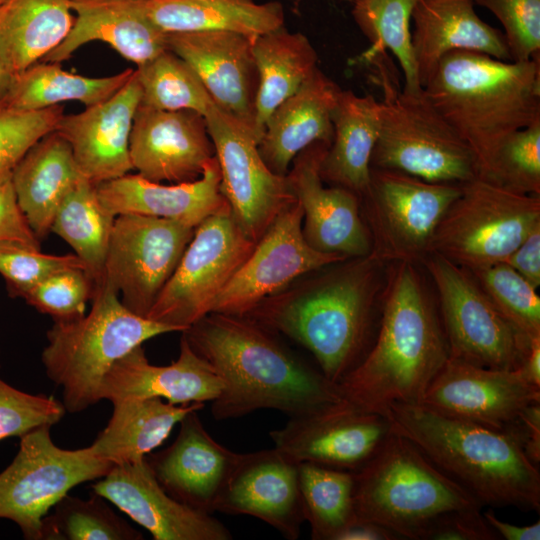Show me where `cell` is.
Here are the masks:
<instances>
[{
  "label": "cell",
  "mask_w": 540,
  "mask_h": 540,
  "mask_svg": "<svg viewBox=\"0 0 540 540\" xmlns=\"http://www.w3.org/2000/svg\"><path fill=\"white\" fill-rule=\"evenodd\" d=\"M498 537L485 521L481 509L447 513L427 529L423 540H494Z\"/></svg>",
  "instance_id": "50"
},
{
  "label": "cell",
  "mask_w": 540,
  "mask_h": 540,
  "mask_svg": "<svg viewBox=\"0 0 540 540\" xmlns=\"http://www.w3.org/2000/svg\"><path fill=\"white\" fill-rule=\"evenodd\" d=\"M71 0H4L0 4V58L17 75L42 61L70 32Z\"/></svg>",
  "instance_id": "35"
},
{
  "label": "cell",
  "mask_w": 540,
  "mask_h": 540,
  "mask_svg": "<svg viewBox=\"0 0 540 540\" xmlns=\"http://www.w3.org/2000/svg\"><path fill=\"white\" fill-rule=\"evenodd\" d=\"M498 312L522 336L540 337V297L506 262L469 271Z\"/></svg>",
  "instance_id": "43"
},
{
  "label": "cell",
  "mask_w": 540,
  "mask_h": 540,
  "mask_svg": "<svg viewBox=\"0 0 540 540\" xmlns=\"http://www.w3.org/2000/svg\"><path fill=\"white\" fill-rule=\"evenodd\" d=\"M115 217L102 205L96 185L83 178L65 196L51 225L50 231L72 247L94 284L103 277Z\"/></svg>",
  "instance_id": "38"
},
{
  "label": "cell",
  "mask_w": 540,
  "mask_h": 540,
  "mask_svg": "<svg viewBox=\"0 0 540 540\" xmlns=\"http://www.w3.org/2000/svg\"><path fill=\"white\" fill-rule=\"evenodd\" d=\"M216 511L258 518L297 539L305 522L298 464L275 448L239 453Z\"/></svg>",
  "instance_id": "25"
},
{
  "label": "cell",
  "mask_w": 540,
  "mask_h": 540,
  "mask_svg": "<svg viewBox=\"0 0 540 540\" xmlns=\"http://www.w3.org/2000/svg\"><path fill=\"white\" fill-rule=\"evenodd\" d=\"M99 494L88 499L66 494L42 520L41 540H142Z\"/></svg>",
  "instance_id": "41"
},
{
  "label": "cell",
  "mask_w": 540,
  "mask_h": 540,
  "mask_svg": "<svg viewBox=\"0 0 540 540\" xmlns=\"http://www.w3.org/2000/svg\"><path fill=\"white\" fill-rule=\"evenodd\" d=\"M302 221V208L295 199L278 213L256 242L211 313L244 316L298 278L348 259L313 249L303 236Z\"/></svg>",
  "instance_id": "16"
},
{
  "label": "cell",
  "mask_w": 540,
  "mask_h": 540,
  "mask_svg": "<svg viewBox=\"0 0 540 540\" xmlns=\"http://www.w3.org/2000/svg\"><path fill=\"white\" fill-rule=\"evenodd\" d=\"M84 263L76 254L50 255L23 243L0 241V274L12 297H21L48 276Z\"/></svg>",
  "instance_id": "45"
},
{
  "label": "cell",
  "mask_w": 540,
  "mask_h": 540,
  "mask_svg": "<svg viewBox=\"0 0 540 540\" xmlns=\"http://www.w3.org/2000/svg\"><path fill=\"white\" fill-rule=\"evenodd\" d=\"M517 370L528 383L540 387V337L528 343Z\"/></svg>",
  "instance_id": "56"
},
{
  "label": "cell",
  "mask_w": 540,
  "mask_h": 540,
  "mask_svg": "<svg viewBox=\"0 0 540 540\" xmlns=\"http://www.w3.org/2000/svg\"><path fill=\"white\" fill-rule=\"evenodd\" d=\"M129 154L133 170L157 183L199 179L215 157L203 115L193 110L167 111L140 103L133 119Z\"/></svg>",
  "instance_id": "21"
},
{
  "label": "cell",
  "mask_w": 540,
  "mask_h": 540,
  "mask_svg": "<svg viewBox=\"0 0 540 540\" xmlns=\"http://www.w3.org/2000/svg\"><path fill=\"white\" fill-rule=\"evenodd\" d=\"M421 264L437 291L450 357L486 368L517 369L532 339L498 312L468 270L435 253Z\"/></svg>",
  "instance_id": "13"
},
{
  "label": "cell",
  "mask_w": 540,
  "mask_h": 540,
  "mask_svg": "<svg viewBox=\"0 0 540 540\" xmlns=\"http://www.w3.org/2000/svg\"><path fill=\"white\" fill-rule=\"evenodd\" d=\"M379 331L362 360L336 385L358 409L384 415L420 403L450 357L439 311L416 264H387Z\"/></svg>",
  "instance_id": "3"
},
{
  "label": "cell",
  "mask_w": 540,
  "mask_h": 540,
  "mask_svg": "<svg viewBox=\"0 0 540 540\" xmlns=\"http://www.w3.org/2000/svg\"><path fill=\"white\" fill-rule=\"evenodd\" d=\"M0 241H13L40 248L16 200L11 172L0 177Z\"/></svg>",
  "instance_id": "51"
},
{
  "label": "cell",
  "mask_w": 540,
  "mask_h": 540,
  "mask_svg": "<svg viewBox=\"0 0 540 540\" xmlns=\"http://www.w3.org/2000/svg\"><path fill=\"white\" fill-rule=\"evenodd\" d=\"M386 267L371 254L345 259L298 278L244 316L303 346L337 385L367 352Z\"/></svg>",
  "instance_id": "2"
},
{
  "label": "cell",
  "mask_w": 540,
  "mask_h": 540,
  "mask_svg": "<svg viewBox=\"0 0 540 540\" xmlns=\"http://www.w3.org/2000/svg\"><path fill=\"white\" fill-rule=\"evenodd\" d=\"M540 223V196L504 189L480 177L460 183L433 234L430 252L475 270L505 262Z\"/></svg>",
  "instance_id": "9"
},
{
  "label": "cell",
  "mask_w": 540,
  "mask_h": 540,
  "mask_svg": "<svg viewBox=\"0 0 540 540\" xmlns=\"http://www.w3.org/2000/svg\"><path fill=\"white\" fill-rule=\"evenodd\" d=\"M352 472L355 520L377 523L398 539L423 540L439 517L482 508L414 444L391 430L375 454Z\"/></svg>",
  "instance_id": "7"
},
{
  "label": "cell",
  "mask_w": 540,
  "mask_h": 540,
  "mask_svg": "<svg viewBox=\"0 0 540 540\" xmlns=\"http://www.w3.org/2000/svg\"><path fill=\"white\" fill-rule=\"evenodd\" d=\"M51 427L21 436L18 453L0 473V518L15 522L27 540H41L43 518L73 487L102 478L114 466L90 447H58Z\"/></svg>",
  "instance_id": "12"
},
{
  "label": "cell",
  "mask_w": 540,
  "mask_h": 540,
  "mask_svg": "<svg viewBox=\"0 0 540 540\" xmlns=\"http://www.w3.org/2000/svg\"><path fill=\"white\" fill-rule=\"evenodd\" d=\"M422 88L473 152L480 178L512 133L540 121V57L516 62L452 51Z\"/></svg>",
  "instance_id": "5"
},
{
  "label": "cell",
  "mask_w": 540,
  "mask_h": 540,
  "mask_svg": "<svg viewBox=\"0 0 540 540\" xmlns=\"http://www.w3.org/2000/svg\"><path fill=\"white\" fill-rule=\"evenodd\" d=\"M195 228L141 214L115 217L103 279L122 304L145 317L175 271Z\"/></svg>",
  "instance_id": "14"
},
{
  "label": "cell",
  "mask_w": 540,
  "mask_h": 540,
  "mask_svg": "<svg viewBox=\"0 0 540 540\" xmlns=\"http://www.w3.org/2000/svg\"><path fill=\"white\" fill-rule=\"evenodd\" d=\"M330 145L314 142L293 160L287 173L291 191L302 208V232L315 250L356 258L371 253V240L354 192L324 185L320 164Z\"/></svg>",
  "instance_id": "19"
},
{
  "label": "cell",
  "mask_w": 540,
  "mask_h": 540,
  "mask_svg": "<svg viewBox=\"0 0 540 540\" xmlns=\"http://www.w3.org/2000/svg\"><path fill=\"white\" fill-rule=\"evenodd\" d=\"M4 0H0V4L3 2Z\"/></svg>",
  "instance_id": "59"
},
{
  "label": "cell",
  "mask_w": 540,
  "mask_h": 540,
  "mask_svg": "<svg viewBox=\"0 0 540 540\" xmlns=\"http://www.w3.org/2000/svg\"><path fill=\"white\" fill-rule=\"evenodd\" d=\"M340 90L317 67L300 88L272 112L258 148L273 173L286 176L294 158L314 142L331 144L332 113Z\"/></svg>",
  "instance_id": "30"
},
{
  "label": "cell",
  "mask_w": 540,
  "mask_h": 540,
  "mask_svg": "<svg viewBox=\"0 0 540 540\" xmlns=\"http://www.w3.org/2000/svg\"><path fill=\"white\" fill-rule=\"evenodd\" d=\"M482 179L509 191L540 196V121L512 133Z\"/></svg>",
  "instance_id": "44"
},
{
  "label": "cell",
  "mask_w": 540,
  "mask_h": 540,
  "mask_svg": "<svg viewBox=\"0 0 540 540\" xmlns=\"http://www.w3.org/2000/svg\"><path fill=\"white\" fill-rule=\"evenodd\" d=\"M199 410L188 412L167 448L147 455L154 477L175 500L212 514L239 453L218 443L203 426Z\"/></svg>",
  "instance_id": "23"
},
{
  "label": "cell",
  "mask_w": 540,
  "mask_h": 540,
  "mask_svg": "<svg viewBox=\"0 0 540 540\" xmlns=\"http://www.w3.org/2000/svg\"><path fill=\"white\" fill-rule=\"evenodd\" d=\"M490 528L505 540H539L540 522L526 526H518L500 520L492 510L483 513Z\"/></svg>",
  "instance_id": "54"
},
{
  "label": "cell",
  "mask_w": 540,
  "mask_h": 540,
  "mask_svg": "<svg viewBox=\"0 0 540 540\" xmlns=\"http://www.w3.org/2000/svg\"><path fill=\"white\" fill-rule=\"evenodd\" d=\"M135 71L142 90L141 104L145 106L193 110L205 116L215 104L193 68L168 49Z\"/></svg>",
  "instance_id": "42"
},
{
  "label": "cell",
  "mask_w": 540,
  "mask_h": 540,
  "mask_svg": "<svg viewBox=\"0 0 540 540\" xmlns=\"http://www.w3.org/2000/svg\"><path fill=\"white\" fill-rule=\"evenodd\" d=\"M528 459L535 465L540 462V402L529 405L515 423Z\"/></svg>",
  "instance_id": "53"
},
{
  "label": "cell",
  "mask_w": 540,
  "mask_h": 540,
  "mask_svg": "<svg viewBox=\"0 0 540 540\" xmlns=\"http://www.w3.org/2000/svg\"><path fill=\"white\" fill-rule=\"evenodd\" d=\"M305 521L313 540H337L355 520L352 471L313 463L298 464Z\"/></svg>",
  "instance_id": "40"
},
{
  "label": "cell",
  "mask_w": 540,
  "mask_h": 540,
  "mask_svg": "<svg viewBox=\"0 0 540 540\" xmlns=\"http://www.w3.org/2000/svg\"><path fill=\"white\" fill-rule=\"evenodd\" d=\"M246 35L231 31L168 33L167 48L196 72L215 105L258 142L255 102L258 72Z\"/></svg>",
  "instance_id": "20"
},
{
  "label": "cell",
  "mask_w": 540,
  "mask_h": 540,
  "mask_svg": "<svg viewBox=\"0 0 540 540\" xmlns=\"http://www.w3.org/2000/svg\"><path fill=\"white\" fill-rule=\"evenodd\" d=\"M56 105L36 111H0V177L10 173L25 153L55 130L63 114Z\"/></svg>",
  "instance_id": "47"
},
{
  "label": "cell",
  "mask_w": 540,
  "mask_h": 540,
  "mask_svg": "<svg viewBox=\"0 0 540 540\" xmlns=\"http://www.w3.org/2000/svg\"><path fill=\"white\" fill-rule=\"evenodd\" d=\"M501 23L511 61L540 57V0H471Z\"/></svg>",
  "instance_id": "49"
},
{
  "label": "cell",
  "mask_w": 540,
  "mask_h": 540,
  "mask_svg": "<svg viewBox=\"0 0 540 540\" xmlns=\"http://www.w3.org/2000/svg\"><path fill=\"white\" fill-rule=\"evenodd\" d=\"M15 75L6 66L0 58V104L3 106V101L8 95L12 86Z\"/></svg>",
  "instance_id": "57"
},
{
  "label": "cell",
  "mask_w": 540,
  "mask_h": 540,
  "mask_svg": "<svg viewBox=\"0 0 540 540\" xmlns=\"http://www.w3.org/2000/svg\"><path fill=\"white\" fill-rule=\"evenodd\" d=\"M255 244L238 225L226 203L195 228L175 271L146 318L182 332L210 314Z\"/></svg>",
  "instance_id": "11"
},
{
  "label": "cell",
  "mask_w": 540,
  "mask_h": 540,
  "mask_svg": "<svg viewBox=\"0 0 540 540\" xmlns=\"http://www.w3.org/2000/svg\"><path fill=\"white\" fill-rule=\"evenodd\" d=\"M252 48L258 72L255 125L261 141L272 112L318 67V54L304 34L284 26L253 38Z\"/></svg>",
  "instance_id": "36"
},
{
  "label": "cell",
  "mask_w": 540,
  "mask_h": 540,
  "mask_svg": "<svg viewBox=\"0 0 540 540\" xmlns=\"http://www.w3.org/2000/svg\"><path fill=\"white\" fill-rule=\"evenodd\" d=\"M112 404L107 426L89 447L96 457L113 465L143 460L188 412L204 407V403L175 405L159 397L121 399Z\"/></svg>",
  "instance_id": "33"
},
{
  "label": "cell",
  "mask_w": 540,
  "mask_h": 540,
  "mask_svg": "<svg viewBox=\"0 0 540 540\" xmlns=\"http://www.w3.org/2000/svg\"><path fill=\"white\" fill-rule=\"evenodd\" d=\"M384 97L380 132L371 167L392 169L436 183H463L479 177L468 145L423 92H399L385 64L378 65Z\"/></svg>",
  "instance_id": "8"
},
{
  "label": "cell",
  "mask_w": 540,
  "mask_h": 540,
  "mask_svg": "<svg viewBox=\"0 0 540 540\" xmlns=\"http://www.w3.org/2000/svg\"><path fill=\"white\" fill-rule=\"evenodd\" d=\"M222 381L217 420L274 409L296 417L342 400L337 386L247 316L210 313L181 332Z\"/></svg>",
  "instance_id": "1"
},
{
  "label": "cell",
  "mask_w": 540,
  "mask_h": 540,
  "mask_svg": "<svg viewBox=\"0 0 540 540\" xmlns=\"http://www.w3.org/2000/svg\"><path fill=\"white\" fill-rule=\"evenodd\" d=\"M221 174V193L255 243L278 213L295 201L287 176L273 173L256 139L215 104L204 116Z\"/></svg>",
  "instance_id": "15"
},
{
  "label": "cell",
  "mask_w": 540,
  "mask_h": 540,
  "mask_svg": "<svg viewBox=\"0 0 540 540\" xmlns=\"http://www.w3.org/2000/svg\"><path fill=\"white\" fill-rule=\"evenodd\" d=\"M71 9L70 32L42 61L61 63L92 41L108 44L137 67L168 49V33L151 20L145 0H71Z\"/></svg>",
  "instance_id": "27"
},
{
  "label": "cell",
  "mask_w": 540,
  "mask_h": 540,
  "mask_svg": "<svg viewBox=\"0 0 540 540\" xmlns=\"http://www.w3.org/2000/svg\"><path fill=\"white\" fill-rule=\"evenodd\" d=\"M389 433L384 415L363 411L342 399L290 417L269 436L274 448L297 464L355 471L375 454Z\"/></svg>",
  "instance_id": "17"
},
{
  "label": "cell",
  "mask_w": 540,
  "mask_h": 540,
  "mask_svg": "<svg viewBox=\"0 0 540 540\" xmlns=\"http://www.w3.org/2000/svg\"><path fill=\"white\" fill-rule=\"evenodd\" d=\"M154 540H230L231 532L210 513L193 509L168 495L157 482L146 457L114 465L92 485Z\"/></svg>",
  "instance_id": "22"
},
{
  "label": "cell",
  "mask_w": 540,
  "mask_h": 540,
  "mask_svg": "<svg viewBox=\"0 0 540 540\" xmlns=\"http://www.w3.org/2000/svg\"><path fill=\"white\" fill-rule=\"evenodd\" d=\"M536 402H540V387L528 383L517 369L486 368L449 357L420 404L449 417L505 430Z\"/></svg>",
  "instance_id": "18"
},
{
  "label": "cell",
  "mask_w": 540,
  "mask_h": 540,
  "mask_svg": "<svg viewBox=\"0 0 540 540\" xmlns=\"http://www.w3.org/2000/svg\"><path fill=\"white\" fill-rule=\"evenodd\" d=\"M90 311L77 319L54 321L41 360L47 377L63 390V405L81 412L101 401L102 381L114 363L174 327L139 316L121 302L105 279L94 284Z\"/></svg>",
  "instance_id": "6"
},
{
  "label": "cell",
  "mask_w": 540,
  "mask_h": 540,
  "mask_svg": "<svg viewBox=\"0 0 540 540\" xmlns=\"http://www.w3.org/2000/svg\"><path fill=\"white\" fill-rule=\"evenodd\" d=\"M65 412L55 397L26 393L0 379V441L21 437L42 425L53 426Z\"/></svg>",
  "instance_id": "48"
},
{
  "label": "cell",
  "mask_w": 540,
  "mask_h": 540,
  "mask_svg": "<svg viewBox=\"0 0 540 540\" xmlns=\"http://www.w3.org/2000/svg\"><path fill=\"white\" fill-rule=\"evenodd\" d=\"M3 110V106L0 104V111Z\"/></svg>",
  "instance_id": "58"
},
{
  "label": "cell",
  "mask_w": 540,
  "mask_h": 540,
  "mask_svg": "<svg viewBox=\"0 0 540 540\" xmlns=\"http://www.w3.org/2000/svg\"><path fill=\"white\" fill-rule=\"evenodd\" d=\"M471 0H416L411 43L421 87L440 59L452 51H473L511 61L503 32L484 22Z\"/></svg>",
  "instance_id": "28"
},
{
  "label": "cell",
  "mask_w": 540,
  "mask_h": 540,
  "mask_svg": "<svg viewBox=\"0 0 540 540\" xmlns=\"http://www.w3.org/2000/svg\"><path fill=\"white\" fill-rule=\"evenodd\" d=\"M352 17L371 43L363 60L386 56L390 51L400 64L408 92L422 89L411 43V16L416 0H352Z\"/></svg>",
  "instance_id": "39"
},
{
  "label": "cell",
  "mask_w": 540,
  "mask_h": 540,
  "mask_svg": "<svg viewBox=\"0 0 540 540\" xmlns=\"http://www.w3.org/2000/svg\"><path fill=\"white\" fill-rule=\"evenodd\" d=\"M460 193L458 183L429 182L401 171L371 167L360 196L371 255L385 264H421L435 229Z\"/></svg>",
  "instance_id": "10"
},
{
  "label": "cell",
  "mask_w": 540,
  "mask_h": 540,
  "mask_svg": "<svg viewBox=\"0 0 540 540\" xmlns=\"http://www.w3.org/2000/svg\"><path fill=\"white\" fill-rule=\"evenodd\" d=\"M222 381L182 335L176 361L151 364L139 345L118 359L105 375L100 399L113 402L128 398H164L175 405L205 403L217 398Z\"/></svg>",
  "instance_id": "26"
},
{
  "label": "cell",
  "mask_w": 540,
  "mask_h": 540,
  "mask_svg": "<svg viewBox=\"0 0 540 540\" xmlns=\"http://www.w3.org/2000/svg\"><path fill=\"white\" fill-rule=\"evenodd\" d=\"M151 20L166 33L231 31L255 38L284 26L278 1L145 0Z\"/></svg>",
  "instance_id": "34"
},
{
  "label": "cell",
  "mask_w": 540,
  "mask_h": 540,
  "mask_svg": "<svg viewBox=\"0 0 540 540\" xmlns=\"http://www.w3.org/2000/svg\"><path fill=\"white\" fill-rule=\"evenodd\" d=\"M133 73L129 68L112 76L87 77L65 71L60 63L39 61L15 75L3 109L36 111L67 101L89 107L114 95Z\"/></svg>",
  "instance_id": "37"
},
{
  "label": "cell",
  "mask_w": 540,
  "mask_h": 540,
  "mask_svg": "<svg viewBox=\"0 0 540 540\" xmlns=\"http://www.w3.org/2000/svg\"><path fill=\"white\" fill-rule=\"evenodd\" d=\"M142 90L136 71L110 98L63 115L55 131L70 145L82 176L97 185L133 170L129 142Z\"/></svg>",
  "instance_id": "24"
},
{
  "label": "cell",
  "mask_w": 540,
  "mask_h": 540,
  "mask_svg": "<svg viewBox=\"0 0 540 540\" xmlns=\"http://www.w3.org/2000/svg\"><path fill=\"white\" fill-rule=\"evenodd\" d=\"M220 184V168L214 157L195 181L166 185L128 173L97 184L96 190L102 205L115 216L141 214L196 228L227 203Z\"/></svg>",
  "instance_id": "29"
},
{
  "label": "cell",
  "mask_w": 540,
  "mask_h": 540,
  "mask_svg": "<svg viewBox=\"0 0 540 540\" xmlns=\"http://www.w3.org/2000/svg\"><path fill=\"white\" fill-rule=\"evenodd\" d=\"M397 536L387 528L373 522L354 520L337 540H395Z\"/></svg>",
  "instance_id": "55"
},
{
  "label": "cell",
  "mask_w": 540,
  "mask_h": 540,
  "mask_svg": "<svg viewBox=\"0 0 540 540\" xmlns=\"http://www.w3.org/2000/svg\"><path fill=\"white\" fill-rule=\"evenodd\" d=\"M333 139L320 164L324 183L360 196L370 177L371 156L380 132V101L340 90L332 113Z\"/></svg>",
  "instance_id": "32"
},
{
  "label": "cell",
  "mask_w": 540,
  "mask_h": 540,
  "mask_svg": "<svg viewBox=\"0 0 540 540\" xmlns=\"http://www.w3.org/2000/svg\"><path fill=\"white\" fill-rule=\"evenodd\" d=\"M83 178L69 143L55 130L37 141L13 168L17 204L39 241L51 232L58 207Z\"/></svg>",
  "instance_id": "31"
},
{
  "label": "cell",
  "mask_w": 540,
  "mask_h": 540,
  "mask_svg": "<svg viewBox=\"0 0 540 540\" xmlns=\"http://www.w3.org/2000/svg\"><path fill=\"white\" fill-rule=\"evenodd\" d=\"M390 430L409 440L481 507L540 510V473L514 424L496 430L438 413L420 403H393Z\"/></svg>",
  "instance_id": "4"
},
{
  "label": "cell",
  "mask_w": 540,
  "mask_h": 540,
  "mask_svg": "<svg viewBox=\"0 0 540 540\" xmlns=\"http://www.w3.org/2000/svg\"><path fill=\"white\" fill-rule=\"evenodd\" d=\"M94 283L84 269L56 272L28 290L22 298L54 321H68L86 314Z\"/></svg>",
  "instance_id": "46"
},
{
  "label": "cell",
  "mask_w": 540,
  "mask_h": 540,
  "mask_svg": "<svg viewBox=\"0 0 540 540\" xmlns=\"http://www.w3.org/2000/svg\"><path fill=\"white\" fill-rule=\"evenodd\" d=\"M505 262L535 289L540 286V223L531 229Z\"/></svg>",
  "instance_id": "52"
}]
</instances>
